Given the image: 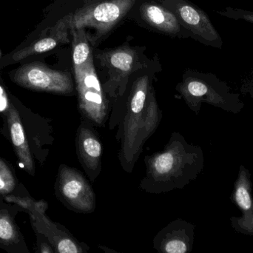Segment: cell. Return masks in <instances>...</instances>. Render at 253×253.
I'll list each match as a JSON object with an SVG mask.
<instances>
[{"label":"cell","instance_id":"obj_19","mask_svg":"<svg viewBox=\"0 0 253 253\" xmlns=\"http://www.w3.org/2000/svg\"><path fill=\"white\" fill-rule=\"evenodd\" d=\"M16 187V180L7 164L0 159V196L10 195Z\"/></svg>","mask_w":253,"mask_h":253},{"label":"cell","instance_id":"obj_17","mask_svg":"<svg viewBox=\"0 0 253 253\" xmlns=\"http://www.w3.org/2000/svg\"><path fill=\"white\" fill-rule=\"evenodd\" d=\"M251 177L249 169L244 165H241L237 178L235 181L233 199L238 206L244 211H251L253 206Z\"/></svg>","mask_w":253,"mask_h":253},{"label":"cell","instance_id":"obj_21","mask_svg":"<svg viewBox=\"0 0 253 253\" xmlns=\"http://www.w3.org/2000/svg\"><path fill=\"white\" fill-rule=\"evenodd\" d=\"M242 90L244 93L248 94L253 100V73L251 77L245 80V83L242 87Z\"/></svg>","mask_w":253,"mask_h":253},{"label":"cell","instance_id":"obj_2","mask_svg":"<svg viewBox=\"0 0 253 253\" xmlns=\"http://www.w3.org/2000/svg\"><path fill=\"white\" fill-rule=\"evenodd\" d=\"M145 165L139 187L146 193L160 194L184 188L196 180L203 170L205 157L201 147L175 132L163 150L146 156Z\"/></svg>","mask_w":253,"mask_h":253},{"label":"cell","instance_id":"obj_1","mask_svg":"<svg viewBox=\"0 0 253 253\" xmlns=\"http://www.w3.org/2000/svg\"><path fill=\"white\" fill-rule=\"evenodd\" d=\"M157 69L151 65L135 73L119 114L117 139L120 141L119 159L131 173L146 141L156 132L162 119L153 86Z\"/></svg>","mask_w":253,"mask_h":253},{"label":"cell","instance_id":"obj_9","mask_svg":"<svg viewBox=\"0 0 253 253\" xmlns=\"http://www.w3.org/2000/svg\"><path fill=\"white\" fill-rule=\"evenodd\" d=\"M136 0H104L84 6L72 16L71 28H94L97 34L105 35L123 19Z\"/></svg>","mask_w":253,"mask_h":253},{"label":"cell","instance_id":"obj_15","mask_svg":"<svg viewBox=\"0 0 253 253\" xmlns=\"http://www.w3.org/2000/svg\"><path fill=\"white\" fill-rule=\"evenodd\" d=\"M7 124L10 138L16 156L19 158L24 169L31 174H34V160L30 151L28 140L19 112L13 105H10L7 113Z\"/></svg>","mask_w":253,"mask_h":253},{"label":"cell","instance_id":"obj_8","mask_svg":"<svg viewBox=\"0 0 253 253\" xmlns=\"http://www.w3.org/2000/svg\"><path fill=\"white\" fill-rule=\"evenodd\" d=\"M56 196L71 211L92 213L96 208L94 191L83 172L75 168L61 165L56 182Z\"/></svg>","mask_w":253,"mask_h":253},{"label":"cell","instance_id":"obj_22","mask_svg":"<svg viewBox=\"0 0 253 253\" xmlns=\"http://www.w3.org/2000/svg\"><path fill=\"white\" fill-rule=\"evenodd\" d=\"M239 17L242 18V19H245V20L248 21V22H252L253 23V13L252 12H245L243 10H241L239 12Z\"/></svg>","mask_w":253,"mask_h":253},{"label":"cell","instance_id":"obj_11","mask_svg":"<svg viewBox=\"0 0 253 253\" xmlns=\"http://www.w3.org/2000/svg\"><path fill=\"white\" fill-rule=\"evenodd\" d=\"M192 226L181 219L169 223L155 236L153 247L159 253H189L191 249Z\"/></svg>","mask_w":253,"mask_h":253},{"label":"cell","instance_id":"obj_13","mask_svg":"<svg viewBox=\"0 0 253 253\" xmlns=\"http://www.w3.org/2000/svg\"><path fill=\"white\" fill-rule=\"evenodd\" d=\"M72 16L73 14L68 15L58 22L52 28L51 34L48 37H43L30 47L14 53L12 56V60L18 62L28 56L45 53L53 50L60 44L68 43L69 42L68 30L71 28Z\"/></svg>","mask_w":253,"mask_h":253},{"label":"cell","instance_id":"obj_7","mask_svg":"<svg viewBox=\"0 0 253 253\" xmlns=\"http://www.w3.org/2000/svg\"><path fill=\"white\" fill-rule=\"evenodd\" d=\"M13 80L19 85L36 91L65 96L76 94L74 74L51 69L41 63L20 67L13 74Z\"/></svg>","mask_w":253,"mask_h":253},{"label":"cell","instance_id":"obj_14","mask_svg":"<svg viewBox=\"0 0 253 253\" xmlns=\"http://www.w3.org/2000/svg\"><path fill=\"white\" fill-rule=\"evenodd\" d=\"M175 5L177 14L193 34L211 42L221 41L218 33L203 11L187 3L178 2Z\"/></svg>","mask_w":253,"mask_h":253},{"label":"cell","instance_id":"obj_6","mask_svg":"<svg viewBox=\"0 0 253 253\" xmlns=\"http://www.w3.org/2000/svg\"><path fill=\"white\" fill-rule=\"evenodd\" d=\"M73 71L82 120L93 126H105L111 105L102 89L93 58L83 66L73 68Z\"/></svg>","mask_w":253,"mask_h":253},{"label":"cell","instance_id":"obj_10","mask_svg":"<svg viewBox=\"0 0 253 253\" xmlns=\"http://www.w3.org/2000/svg\"><path fill=\"white\" fill-rule=\"evenodd\" d=\"M93 126L82 120L77 129L76 147L79 161L91 181H96L102 170V144Z\"/></svg>","mask_w":253,"mask_h":253},{"label":"cell","instance_id":"obj_16","mask_svg":"<svg viewBox=\"0 0 253 253\" xmlns=\"http://www.w3.org/2000/svg\"><path fill=\"white\" fill-rule=\"evenodd\" d=\"M143 19L153 28L165 34H178L180 25L176 16L162 6L152 3H144L141 7Z\"/></svg>","mask_w":253,"mask_h":253},{"label":"cell","instance_id":"obj_5","mask_svg":"<svg viewBox=\"0 0 253 253\" xmlns=\"http://www.w3.org/2000/svg\"><path fill=\"white\" fill-rule=\"evenodd\" d=\"M3 199L28 212L34 233L44 235L55 253H90L86 244L79 242L63 225L51 221L46 215L48 208L47 202L10 194L4 196Z\"/></svg>","mask_w":253,"mask_h":253},{"label":"cell","instance_id":"obj_3","mask_svg":"<svg viewBox=\"0 0 253 253\" xmlns=\"http://www.w3.org/2000/svg\"><path fill=\"white\" fill-rule=\"evenodd\" d=\"M102 89L111 105L110 128L117 126L119 114L132 76L150 64L143 60L138 50L128 45L103 50L93 56Z\"/></svg>","mask_w":253,"mask_h":253},{"label":"cell","instance_id":"obj_18","mask_svg":"<svg viewBox=\"0 0 253 253\" xmlns=\"http://www.w3.org/2000/svg\"><path fill=\"white\" fill-rule=\"evenodd\" d=\"M71 31L73 34V68H80L93 59V50L84 28H71Z\"/></svg>","mask_w":253,"mask_h":253},{"label":"cell","instance_id":"obj_23","mask_svg":"<svg viewBox=\"0 0 253 253\" xmlns=\"http://www.w3.org/2000/svg\"><path fill=\"white\" fill-rule=\"evenodd\" d=\"M99 248L105 253H122L118 252V251H114V250L111 249V248H108V247L104 246V245H99Z\"/></svg>","mask_w":253,"mask_h":253},{"label":"cell","instance_id":"obj_4","mask_svg":"<svg viewBox=\"0 0 253 253\" xmlns=\"http://www.w3.org/2000/svg\"><path fill=\"white\" fill-rule=\"evenodd\" d=\"M176 90L180 97L196 115H199L203 104L235 115L245 108L240 94L233 92L225 82L221 81L212 74L187 71L177 84Z\"/></svg>","mask_w":253,"mask_h":253},{"label":"cell","instance_id":"obj_12","mask_svg":"<svg viewBox=\"0 0 253 253\" xmlns=\"http://www.w3.org/2000/svg\"><path fill=\"white\" fill-rule=\"evenodd\" d=\"M19 211L23 210L13 211L5 207H0V249L7 253H31L15 221Z\"/></svg>","mask_w":253,"mask_h":253},{"label":"cell","instance_id":"obj_20","mask_svg":"<svg viewBox=\"0 0 253 253\" xmlns=\"http://www.w3.org/2000/svg\"><path fill=\"white\" fill-rule=\"evenodd\" d=\"M35 234L37 241L34 253H56L44 235L39 233H35Z\"/></svg>","mask_w":253,"mask_h":253}]
</instances>
